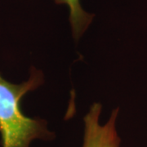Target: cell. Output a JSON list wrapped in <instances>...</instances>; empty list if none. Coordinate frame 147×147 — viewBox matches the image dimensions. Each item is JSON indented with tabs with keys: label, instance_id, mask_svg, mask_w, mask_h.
<instances>
[{
	"label": "cell",
	"instance_id": "1",
	"mask_svg": "<svg viewBox=\"0 0 147 147\" xmlns=\"http://www.w3.org/2000/svg\"><path fill=\"white\" fill-rule=\"evenodd\" d=\"M44 83L42 71L31 66L26 81L16 84L0 74V137L2 147H30L36 140L52 141L56 135L41 118L25 115L21 102L26 93L38 89Z\"/></svg>",
	"mask_w": 147,
	"mask_h": 147
},
{
	"label": "cell",
	"instance_id": "2",
	"mask_svg": "<svg viewBox=\"0 0 147 147\" xmlns=\"http://www.w3.org/2000/svg\"><path fill=\"white\" fill-rule=\"evenodd\" d=\"M102 105L93 103L84 118V129L81 147H120L121 138L117 131L119 108L113 110L108 121L100 123Z\"/></svg>",
	"mask_w": 147,
	"mask_h": 147
},
{
	"label": "cell",
	"instance_id": "3",
	"mask_svg": "<svg viewBox=\"0 0 147 147\" xmlns=\"http://www.w3.org/2000/svg\"><path fill=\"white\" fill-rule=\"evenodd\" d=\"M57 4H66L69 7V21L74 38L78 41L93 20L94 14L87 12L82 7L80 0H54Z\"/></svg>",
	"mask_w": 147,
	"mask_h": 147
}]
</instances>
